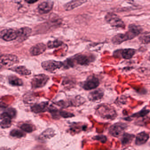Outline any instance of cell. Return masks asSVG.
Listing matches in <instances>:
<instances>
[{
  "mask_svg": "<svg viewBox=\"0 0 150 150\" xmlns=\"http://www.w3.org/2000/svg\"><path fill=\"white\" fill-rule=\"evenodd\" d=\"M142 29L139 25L130 24L128 27V30L124 34H118L114 36L111 42L115 45H118L124 42L132 40L141 34Z\"/></svg>",
  "mask_w": 150,
  "mask_h": 150,
  "instance_id": "cell-1",
  "label": "cell"
},
{
  "mask_svg": "<svg viewBox=\"0 0 150 150\" xmlns=\"http://www.w3.org/2000/svg\"><path fill=\"white\" fill-rule=\"evenodd\" d=\"M98 114L102 117L107 119H115L117 116L115 110L113 107L108 105H101L97 109Z\"/></svg>",
  "mask_w": 150,
  "mask_h": 150,
  "instance_id": "cell-2",
  "label": "cell"
},
{
  "mask_svg": "<svg viewBox=\"0 0 150 150\" xmlns=\"http://www.w3.org/2000/svg\"><path fill=\"white\" fill-rule=\"evenodd\" d=\"M105 20L110 26L114 28L125 29V25L123 21L117 15L113 13H108L105 16Z\"/></svg>",
  "mask_w": 150,
  "mask_h": 150,
  "instance_id": "cell-3",
  "label": "cell"
},
{
  "mask_svg": "<svg viewBox=\"0 0 150 150\" xmlns=\"http://www.w3.org/2000/svg\"><path fill=\"white\" fill-rule=\"evenodd\" d=\"M50 77L43 74L35 75L31 80V86L33 88H41L46 85Z\"/></svg>",
  "mask_w": 150,
  "mask_h": 150,
  "instance_id": "cell-4",
  "label": "cell"
},
{
  "mask_svg": "<svg viewBox=\"0 0 150 150\" xmlns=\"http://www.w3.org/2000/svg\"><path fill=\"white\" fill-rule=\"evenodd\" d=\"M19 62L18 57L13 54H3L1 56V66L10 67Z\"/></svg>",
  "mask_w": 150,
  "mask_h": 150,
  "instance_id": "cell-5",
  "label": "cell"
},
{
  "mask_svg": "<svg viewBox=\"0 0 150 150\" xmlns=\"http://www.w3.org/2000/svg\"><path fill=\"white\" fill-rule=\"evenodd\" d=\"M64 66L63 62L54 60H49L42 62V67L47 71L53 72Z\"/></svg>",
  "mask_w": 150,
  "mask_h": 150,
  "instance_id": "cell-6",
  "label": "cell"
},
{
  "mask_svg": "<svg viewBox=\"0 0 150 150\" xmlns=\"http://www.w3.org/2000/svg\"><path fill=\"white\" fill-rule=\"evenodd\" d=\"M127 128L126 124L118 122L111 125L109 129V133L115 137H118L124 134Z\"/></svg>",
  "mask_w": 150,
  "mask_h": 150,
  "instance_id": "cell-7",
  "label": "cell"
},
{
  "mask_svg": "<svg viewBox=\"0 0 150 150\" xmlns=\"http://www.w3.org/2000/svg\"><path fill=\"white\" fill-rule=\"evenodd\" d=\"M99 85V79L93 75H91L82 83V87L85 90H90L96 88Z\"/></svg>",
  "mask_w": 150,
  "mask_h": 150,
  "instance_id": "cell-8",
  "label": "cell"
},
{
  "mask_svg": "<svg viewBox=\"0 0 150 150\" xmlns=\"http://www.w3.org/2000/svg\"><path fill=\"white\" fill-rule=\"evenodd\" d=\"M0 36L1 39L6 42H10L17 39L18 38L17 30L13 29H6L1 31Z\"/></svg>",
  "mask_w": 150,
  "mask_h": 150,
  "instance_id": "cell-9",
  "label": "cell"
},
{
  "mask_svg": "<svg viewBox=\"0 0 150 150\" xmlns=\"http://www.w3.org/2000/svg\"><path fill=\"white\" fill-rule=\"evenodd\" d=\"M73 61H75L78 64L87 65L93 61V56L86 54H77L72 58Z\"/></svg>",
  "mask_w": 150,
  "mask_h": 150,
  "instance_id": "cell-10",
  "label": "cell"
},
{
  "mask_svg": "<svg viewBox=\"0 0 150 150\" xmlns=\"http://www.w3.org/2000/svg\"><path fill=\"white\" fill-rule=\"evenodd\" d=\"M136 53V50L133 49H125L117 50L114 52L115 56L121 57L125 59H131Z\"/></svg>",
  "mask_w": 150,
  "mask_h": 150,
  "instance_id": "cell-11",
  "label": "cell"
},
{
  "mask_svg": "<svg viewBox=\"0 0 150 150\" xmlns=\"http://www.w3.org/2000/svg\"><path fill=\"white\" fill-rule=\"evenodd\" d=\"M18 38L17 41L19 42H23L29 38L32 33V30L29 27H23L17 30Z\"/></svg>",
  "mask_w": 150,
  "mask_h": 150,
  "instance_id": "cell-12",
  "label": "cell"
},
{
  "mask_svg": "<svg viewBox=\"0 0 150 150\" xmlns=\"http://www.w3.org/2000/svg\"><path fill=\"white\" fill-rule=\"evenodd\" d=\"M46 50V45L43 43H39L30 48V53L32 56H37L42 54Z\"/></svg>",
  "mask_w": 150,
  "mask_h": 150,
  "instance_id": "cell-13",
  "label": "cell"
},
{
  "mask_svg": "<svg viewBox=\"0 0 150 150\" xmlns=\"http://www.w3.org/2000/svg\"><path fill=\"white\" fill-rule=\"evenodd\" d=\"M54 2L52 1H45L40 3L38 9L41 13H47L53 8Z\"/></svg>",
  "mask_w": 150,
  "mask_h": 150,
  "instance_id": "cell-14",
  "label": "cell"
},
{
  "mask_svg": "<svg viewBox=\"0 0 150 150\" xmlns=\"http://www.w3.org/2000/svg\"><path fill=\"white\" fill-rule=\"evenodd\" d=\"M13 118L6 111H4L1 115V126L5 129L11 126V119Z\"/></svg>",
  "mask_w": 150,
  "mask_h": 150,
  "instance_id": "cell-15",
  "label": "cell"
},
{
  "mask_svg": "<svg viewBox=\"0 0 150 150\" xmlns=\"http://www.w3.org/2000/svg\"><path fill=\"white\" fill-rule=\"evenodd\" d=\"M103 95H104V93L102 89L100 88L96 89L89 93L88 96V99L90 101H93L99 100L103 98Z\"/></svg>",
  "mask_w": 150,
  "mask_h": 150,
  "instance_id": "cell-16",
  "label": "cell"
},
{
  "mask_svg": "<svg viewBox=\"0 0 150 150\" xmlns=\"http://www.w3.org/2000/svg\"><path fill=\"white\" fill-rule=\"evenodd\" d=\"M149 138V134L145 132H142L138 134L136 137L135 144L137 145L144 144L147 142Z\"/></svg>",
  "mask_w": 150,
  "mask_h": 150,
  "instance_id": "cell-17",
  "label": "cell"
},
{
  "mask_svg": "<svg viewBox=\"0 0 150 150\" xmlns=\"http://www.w3.org/2000/svg\"><path fill=\"white\" fill-rule=\"evenodd\" d=\"M86 2L87 1H81V0L72 1L66 3L64 6V8L66 11H70L80 6Z\"/></svg>",
  "mask_w": 150,
  "mask_h": 150,
  "instance_id": "cell-18",
  "label": "cell"
},
{
  "mask_svg": "<svg viewBox=\"0 0 150 150\" xmlns=\"http://www.w3.org/2000/svg\"><path fill=\"white\" fill-rule=\"evenodd\" d=\"M10 70L20 75L27 76L31 74V72L30 70L26 68V67L23 66H18L10 68Z\"/></svg>",
  "mask_w": 150,
  "mask_h": 150,
  "instance_id": "cell-19",
  "label": "cell"
},
{
  "mask_svg": "<svg viewBox=\"0 0 150 150\" xmlns=\"http://www.w3.org/2000/svg\"><path fill=\"white\" fill-rule=\"evenodd\" d=\"M48 102H45L39 104H35L31 108L32 111L36 113H41L46 111L48 108Z\"/></svg>",
  "mask_w": 150,
  "mask_h": 150,
  "instance_id": "cell-20",
  "label": "cell"
},
{
  "mask_svg": "<svg viewBox=\"0 0 150 150\" xmlns=\"http://www.w3.org/2000/svg\"><path fill=\"white\" fill-rule=\"evenodd\" d=\"M8 82L13 86H21L23 85V81L21 79L16 76H10L8 78Z\"/></svg>",
  "mask_w": 150,
  "mask_h": 150,
  "instance_id": "cell-21",
  "label": "cell"
},
{
  "mask_svg": "<svg viewBox=\"0 0 150 150\" xmlns=\"http://www.w3.org/2000/svg\"><path fill=\"white\" fill-rule=\"evenodd\" d=\"M134 137H135V136L132 134H130L127 133H124L122 138V140H121L122 144L123 145H126L130 144Z\"/></svg>",
  "mask_w": 150,
  "mask_h": 150,
  "instance_id": "cell-22",
  "label": "cell"
},
{
  "mask_svg": "<svg viewBox=\"0 0 150 150\" xmlns=\"http://www.w3.org/2000/svg\"><path fill=\"white\" fill-rule=\"evenodd\" d=\"M63 42L62 41L59 40H55L54 41H50L47 43V46L50 49L57 48L62 45Z\"/></svg>",
  "mask_w": 150,
  "mask_h": 150,
  "instance_id": "cell-23",
  "label": "cell"
},
{
  "mask_svg": "<svg viewBox=\"0 0 150 150\" xmlns=\"http://www.w3.org/2000/svg\"><path fill=\"white\" fill-rule=\"evenodd\" d=\"M21 129L25 132H31L34 130V128L31 125L29 124H23L21 126Z\"/></svg>",
  "mask_w": 150,
  "mask_h": 150,
  "instance_id": "cell-24",
  "label": "cell"
},
{
  "mask_svg": "<svg viewBox=\"0 0 150 150\" xmlns=\"http://www.w3.org/2000/svg\"><path fill=\"white\" fill-rule=\"evenodd\" d=\"M12 137L17 138H21L25 136V133L19 129H13L10 132Z\"/></svg>",
  "mask_w": 150,
  "mask_h": 150,
  "instance_id": "cell-25",
  "label": "cell"
},
{
  "mask_svg": "<svg viewBox=\"0 0 150 150\" xmlns=\"http://www.w3.org/2000/svg\"><path fill=\"white\" fill-rule=\"evenodd\" d=\"M139 40L143 44L150 43V35L141 36L139 38Z\"/></svg>",
  "mask_w": 150,
  "mask_h": 150,
  "instance_id": "cell-26",
  "label": "cell"
},
{
  "mask_svg": "<svg viewBox=\"0 0 150 150\" xmlns=\"http://www.w3.org/2000/svg\"><path fill=\"white\" fill-rule=\"evenodd\" d=\"M52 131H52V130L51 131L49 134H48L49 133V129L46 130H45V131L43 133H42V138H48L52 136V135H53Z\"/></svg>",
  "mask_w": 150,
  "mask_h": 150,
  "instance_id": "cell-27",
  "label": "cell"
},
{
  "mask_svg": "<svg viewBox=\"0 0 150 150\" xmlns=\"http://www.w3.org/2000/svg\"><path fill=\"white\" fill-rule=\"evenodd\" d=\"M149 112V110H143L140 111V112H138V113H137V114H134L133 115H132V117H143L144 116L146 115L148 112Z\"/></svg>",
  "mask_w": 150,
  "mask_h": 150,
  "instance_id": "cell-28",
  "label": "cell"
},
{
  "mask_svg": "<svg viewBox=\"0 0 150 150\" xmlns=\"http://www.w3.org/2000/svg\"><path fill=\"white\" fill-rule=\"evenodd\" d=\"M60 115L62 117H64V118H67V117H72L74 116L73 114H71V113H69V112H66V111H60Z\"/></svg>",
  "mask_w": 150,
  "mask_h": 150,
  "instance_id": "cell-29",
  "label": "cell"
},
{
  "mask_svg": "<svg viewBox=\"0 0 150 150\" xmlns=\"http://www.w3.org/2000/svg\"><path fill=\"white\" fill-rule=\"evenodd\" d=\"M95 139L99 140L102 143H105L107 141V137L103 135H100V136H97L94 137Z\"/></svg>",
  "mask_w": 150,
  "mask_h": 150,
  "instance_id": "cell-30",
  "label": "cell"
},
{
  "mask_svg": "<svg viewBox=\"0 0 150 150\" xmlns=\"http://www.w3.org/2000/svg\"><path fill=\"white\" fill-rule=\"evenodd\" d=\"M37 1H32H32H30V0H28V1L26 0L25 1V2L30 4H33V3H35V2H37Z\"/></svg>",
  "mask_w": 150,
  "mask_h": 150,
  "instance_id": "cell-31",
  "label": "cell"
},
{
  "mask_svg": "<svg viewBox=\"0 0 150 150\" xmlns=\"http://www.w3.org/2000/svg\"><path fill=\"white\" fill-rule=\"evenodd\" d=\"M149 59H150V57H149Z\"/></svg>",
  "mask_w": 150,
  "mask_h": 150,
  "instance_id": "cell-32",
  "label": "cell"
}]
</instances>
